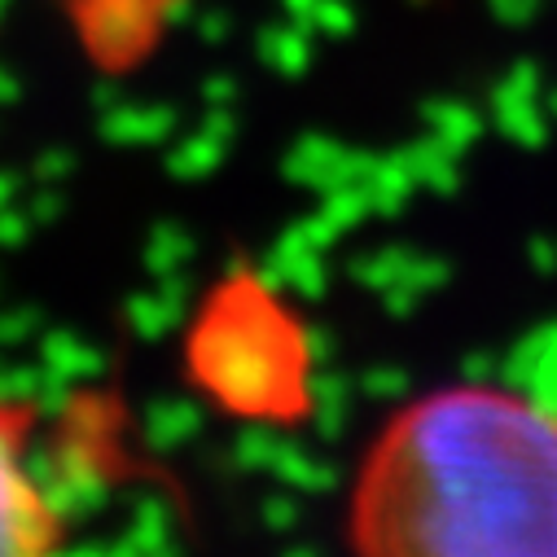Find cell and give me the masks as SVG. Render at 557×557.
Here are the masks:
<instances>
[{"mask_svg":"<svg viewBox=\"0 0 557 557\" xmlns=\"http://www.w3.org/2000/svg\"><path fill=\"white\" fill-rule=\"evenodd\" d=\"M356 557H557V412L505 386L404 404L351 479Z\"/></svg>","mask_w":557,"mask_h":557,"instance_id":"1","label":"cell"},{"mask_svg":"<svg viewBox=\"0 0 557 557\" xmlns=\"http://www.w3.org/2000/svg\"><path fill=\"white\" fill-rule=\"evenodd\" d=\"M194 377L237 417H290L308 404V338L250 282L224 286L189 343Z\"/></svg>","mask_w":557,"mask_h":557,"instance_id":"2","label":"cell"},{"mask_svg":"<svg viewBox=\"0 0 557 557\" xmlns=\"http://www.w3.org/2000/svg\"><path fill=\"white\" fill-rule=\"evenodd\" d=\"M62 518L32 470V412L0 399V557H58Z\"/></svg>","mask_w":557,"mask_h":557,"instance_id":"3","label":"cell"}]
</instances>
